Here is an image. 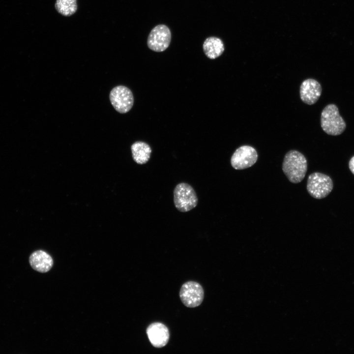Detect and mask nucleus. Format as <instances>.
Segmentation results:
<instances>
[{
  "label": "nucleus",
  "instance_id": "9b49d317",
  "mask_svg": "<svg viewBox=\"0 0 354 354\" xmlns=\"http://www.w3.org/2000/svg\"><path fill=\"white\" fill-rule=\"evenodd\" d=\"M31 267L41 273L49 271L53 265V260L50 255L43 250H37L33 252L29 258Z\"/></svg>",
  "mask_w": 354,
  "mask_h": 354
},
{
  "label": "nucleus",
  "instance_id": "f257e3e1",
  "mask_svg": "<svg viewBox=\"0 0 354 354\" xmlns=\"http://www.w3.org/2000/svg\"><path fill=\"white\" fill-rule=\"evenodd\" d=\"M282 170L291 182L299 183L303 179L307 172V160L301 152L291 150L284 156Z\"/></svg>",
  "mask_w": 354,
  "mask_h": 354
},
{
  "label": "nucleus",
  "instance_id": "9d476101",
  "mask_svg": "<svg viewBox=\"0 0 354 354\" xmlns=\"http://www.w3.org/2000/svg\"><path fill=\"white\" fill-rule=\"evenodd\" d=\"M322 88L321 84L314 79L303 81L300 87V97L305 104L313 105L319 99Z\"/></svg>",
  "mask_w": 354,
  "mask_h": 354
},
{
  "label": "nucleus",
  "instance_id": "6e6552de",
  "mask_svg": "<svg viewBox=\"0 0 354 354\" xmlns=\"http://www.w3.org/2000/svg\"><path fill=\"white\" fill-rule=\"evenodd\" d=\"M258 157L257 152L253 147L242 146L234 152L231 164L236 170H243L252 166L257 162Z\"/></svg>",
  "mask_w": 354,
  "mask_h": 354
},
{
  "label": "nucleus",
  "instance_id": "0eeeda50",
  "mask_svg": "<svg viewBox=\"0 0 354 354\" xmlns=\"http://www.w3.org/2000/svg\"><path fill=\"white\" fill-rule=\"evenodd\" d=\"M110 100L115 110L121 114L129 112L134 102L132 91L123 86H117L111 90Z\"/></svg>",
  "mask_w": 354,
  "mask_h": 354
},
{
  "label": "nucleus",
  "instance_id": "4468645a",
  "mask_svg": "<svg viewBox=\"0 0 354 354\" xmlns=\"http://www.w3.org/2000/svg\"><path fill=\"white\" fill-rule=\"evenodd\" d=\"M55 8L63 16H71L76 11L77 4L76 0H56Z\"/></svg>",
  "mask_w": 354,
  "mask_h": 354
},
{
  "label": "nucleus",
  "instance_id": "20e7f679",
  "mask_svg": "<svg viewBox=\"0 0 354 354\" xmlns=\"http://www.w3.org/2000/svg\"><path fill=\"white\" fill-rule=\"evenodd\" d=\"M333 188L331 178L325 174L314 172L308 177L307 190L310 195L315 199L325 198L332 191Z\"/></svg>",
  "mask_w": 354,
  "mask_h": 354
},
{
  "label": "nucleus",
  "instance_id": "423d86ee",
  "mask_svg": "<svg viewBox=\"0 0 354 354\" xmlns=\"http://www.w3.org/2000/svg\"><path fill=\"white\" fill-rule=\"evenodd\" d=\"M179 297L185 306L196 307L199 306L203 301L204 289L199 283L192 281H188L182 285Z\"/></svg>",
  "mask_w": 354,
  "mask_h": 354
},
{
  "label": "nucleus",
  "instance_id": "1a4fd4ad",
  "mask_svg": "<svg viewBox=\"0 0 354 354\" xmlns=\"http://www.w3.org/2000/svg\"><path fill=\"white\" fill-rule=\"evenodd\" d=\"M146 332L150 343L155 348H160L165 346L169 340V329L161 323L151 324L147 327Z\"/></svg>",
  "mask_w": 354,
  "mask_h": 354
},
{
  "label": "nucleus",
  "instance_id": "f03ea898",
  "mask_svg": "<svg viewBox=\"0 0 354 354\" xmlns=\"http://www.w3.org/2000/svg\"><path fill=\"white\" fill-rule=\"evenodd\" d=\"M321 125L324 132L332 136L340 135L346 127L345 121L340 116L337 107L333 104L327 105L323 110Z\"/></svg>",
  "mask_w": 354,
  "mask_h": 354
},
{
  "label": "nucleus",
  "instance_id": "ddd939ff",
  "mask_svg": "<svg viewBox=\"0 0 354 354\" xmlns=\"http://www.w3.org/2000/svg\"><path fill=\"white\" fill-rule=\"evenodd\" d=\"M132 157L134 161L138 164H144L150 159L151 149L147 143L138 141L134 143L131 147Z\"/></svg>",
  "mask_w": 354,
  "mask_h": 354
},
{
  "label": "nucleus",
  "instance_id": "39448f33",
  "mask_svg": "<svg viewBox=\"0 0 354 354\" xmlns=\"http://www.w3.org/2000/svg\"><path fill=\"white\" fill-rule=\"evenodd\" d=\"M171 41V32L165 25L160 24L154 27L149 32L147 45L148 48L156 52L164 51L169 46Z\"/></svg>",
  "mask_w": 354,
  "mask_h": 354
},
{
  "label": "nucleus",
  "instance_id": "2eb2a0df",
  "mask_svg": "<svg viewBox=\"0 0 354 354\" xmlns=\"http://www.w3.org/2000/svg\"><path fill=\"white\" fill-rule=\"evenodd\" d=\"M349 167L351 172L354 175V156L351 158L349 161Z\"/></svg>",
  "mask_w": 354,
  "mask_h": 354
},
{
  "label": "nucleus",
  "instance_id": "7ed1b4c3",
  "mask_svg": "<svg viewBox=\"0 0 354 354\" xmlns=\"http://www.w3.org/2000/svg\"><path fill=\"white\" fill-rule=\"evenodd\" d=\"M195 191L189 184L181 182L177 184L174 190V203L179 211L185 212L195 207L198 204Z\"/></svg>",
  "mask_w": 354,
  "mask_h": 354
},
{
  "label": "nucleus",
  "instance_id": "f8f14e48",
  "mask_svg": "<svg viewBox=\"0 0 354 354\" xmlns=\"http://www.w3.org/2000/svg\"><path fill=\"white\" fill-rule=\"evenodd\" d=\"M203 49L206 56L210 59L220 57L225 49L222 40L215 36L206 38L203 43Z\"/></svg>",
  "mask_w": 354,
  "mask_h": 354
}]
</instances>
